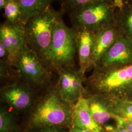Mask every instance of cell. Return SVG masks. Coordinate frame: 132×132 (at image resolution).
Returning a JSON list of instances; mask_svg holds the SVG:
<instances>
[{"label": "cell", "mask_w": 132, "mask_h": 132, "mask_svg": "<svg viewBox=\"0 0 132 132\" xmlns=\"http://www.w3.org/2000/svg\"><path fill=\"white\" fill-rule=\"evenodd\" d=\"M63 15L60 11L51 6L42 13L30 18L24 25L27 46L43 64L51 42L53 27Z\"/></svg>", "instance_id": "obj_4"}, {"label": "cell", "mask_w": 132, "mask_h": 132, "mask_svg": "<svg viewBox=\"0 0 132 132\" xmlns=\"http://www.w3.org/2000/svg\"><path fill=\"white\" fill-rule=\"evenodd\" d=\"M76 40L79 70L85 76L89 71L95 32L84 28H72Z\"/></svg>", "instance_id": "obj_13"}, {"label": "cell", "mask_w": 132, "mask_h": 132, "mask_svg": "<svg viewBox=\"0 0 132 132\" xmlns=\"http://www.w3.org/2000/svg\"><path fill=\"white\" fill-rule=\"evenodd\" d=\"M59 79L57 87L62 98L72 107L83 95L85 76L75 66L62 68L57 71Z\"/></svg>", "instance_id": "obj_8"}, {"label": "cell", "mask_w": 132, "mask_h": 132, "mask_svg": "<svg viewBox=\"0 0 132 132\" xmlns=\"http://www.w3.org/2000/svg\"><path fill=\"white\" fill-rule=\"evenodd\" d=\"M69 132H94L87 129H81L75 126H71L69 128Z\"/></svg>", "instance_id": "obj_24"}, {"label": "cell", "mask_w": 132, "mask_h": 132, "mask_svg": "<svg viewBox=\"0 0 132 132\" xmlns=\"http://www.w3.org/2000/svg\"><path fill=\"white\" fill-rule=\"evenodd\" d=\"M8 0H0V10H4Z\"/></svg>", "instance_id": "obj_26"}, {"label": "cell", "mask_w": 132, "mask_h": 132, "mask_svg": "<svg viewBox=\"0 0 132 132\" xmlns=\"http://www.w3.org/2000/svg\"><path fill=\"white\" fill-rule=\"evenodd\" d=\"M84 90L117 100L132 101V64L127 65L93 69L85 78Z\"/></svg>", "instance_id": "obj_2"}, {"label": "cell", "mask_w": 132, "mask_h": 132, "mask_svg": "<svg viewBox=\"0 0 132 132\" xmlns=\"http://www.w3.org/2000/svg\"><path fill=\"white\" fill-rule=\"evenodd\" d=\"M4 10L5 21L11 24H22V11L18 0H8Z\"/></svg>", "instance_id": "obj_18"}, {"label": "cell", "mask_w": 132, "mask_h": 132, "mask_svg": "<svg viewBox=\"0 0 132 132\" xmlns=\"http://www.w3.org/2000/svg\"><path fill=\"white\" fill-rule=\"evenodd\" d=\"M117 21L123 35L132 41V5L124 4L117 9Z\"/></svg>", "instance_id": "obj_16"}, {"label": "cell", "mask_w": 132, "mask_h": 132, "mask_svg": "<svg viewBox=\"0 0 132 132\" xmlns=\"http://www.w3.org/2000/svg\"><path fill=\"white\" fill-rule=\"evenodd\" d=\"M124 4L127 5H132V0H124Z\"/></svg>", "instance_id": "obj_27"}, {"label": "cell", "mask_w": 132, "mask_h": 132, "mask_svg": "<svg viewBox=\"0 0 132 132\" xmlns=\"http://www.w3.org/2000/svg\"><path fill=\"white\" fill-rule=\"evenodd\" d=\"M123 35L117 24L105 27L95 32L89 71L93 69L105 52L113 43Z\"/></svg>", "instance_id": "obj_11"}, {"label": "cell", "mask_w": 132, "mask_h": 132, "mask_svg": "<svg viewBox=\"0 0 132 132\" xmlns=\"http://www.w3.org/2000/svg\"><path fill=\"white\" fill-rule=\"evenodd\" d=\"M0 132H18L14 114L6 106L0 108Z\"/></svg>", "instance_id": "obj_17"}, {"label": "cell", "mask_w": 132, "mask_h": 132, "mask_svg": "<svg viewBox=\"0 0 132 132\" xmlns=\"http://www.w3.org/2000/svg\"><path fill=\"white\" fill-rule=\"evenodd\" d=\"M113 110L116 116L132 118V101L113 99Z\"/></svg>", "instance_id": "obj_19"}, {"label": "cell", "mask_w": 132, "mask_h": 132, "mask_svg": "<svg viewBox=\"0 0 132 132\" xmlns=\"http://www.w3.org/2000/svg\"><path fill=\"white\" fill-rule=\"evenodd\" d=\"M94 1L98 0H60L61 10L63 14H70L81 6Z\"/></svg>", "instance_id": "obj_20"}, {"label": "cell", "mask_w": 132, "mask_h": 132, "mask_svg": "<svg viewBox=\"0 0 132 132\" xmlns=\"http://www.w3.org/2000/svg\"><path fill=\"white\" fill-rule=\"evenodd\" d=\"M104 130V132H129L127 130L111 125H104L102 126Z\"/></svg>", "instance_id": "obj_23"}, {"label": "cell", "mask_w": 132, "mask_h": 132, "mask_svg": "<svg viewBox=\"0 0 132 132\" xmlns=\"http://www.w3.org/2000/svg\"><path fill=\"white\" fill-rule=\"evenodd\" d=\"M22 11V24L24 25L28 19L39 14L51 6L54 0H18Z\"/></svg>", "instance_id": "obj_15"}, {"label": "cell", "mask_w": 132, "mask_h": 132, "mask_svg": "<svg viewBox=\"0 0 132 132\" xmlns=\"http://www.w3.org/2000/svg\"><path fill=\"white\" fill-rule=\"evenodd\" d=\"M117 8L113 0H98L88 3L69 14L72 28H84L97 31L117 24Z\"/></svg>", "instance_id": "obj_5"}, {"label": "cell", "mask_w": 132, "mask_h": 132, "mask_svg": "<svg viewBox=\"0 0 132 132\" xmlns=\"http://www.w3.org/2000/svg\"><path fill=\"white\" fill-rule=\"evenodd\" d=\"M45 90L28 112L24 122L27 130L48 126L70 128L73 107L62 98L57 85Z\"/></svg>", "instance_id": "obj_1"}, {"label": "cell", "mask_w": 132, "mask_h": 132, "mask_svg": "<svg viewBox=\"0 0 132 132\" xmlns=\"http://www.w3.org/2000/svg\"><path fill=\"white\" fill-rule=\"evenodd\" d=\"M71 126L94 132H104L103 127L96 122L91 115L87 101L83 95L73 107Z\"/></svg>", "instance_id": "obj_14"}, {"label": "cell", "mask_w": 132, "mask_h": 132, "mask_svg": "<svg viewBox=\"0 0 132 132\" xmlns=\"http://www.w3.org/2000/svg\"><path fill=\"white\" fill-rule=\"evenodd\" d=\"M14 67L20 80L34 90H45L51 86V71L27 46L19 53Z\"/></svg>", "instance_id": "obj_6"}, {"label": "cell", "mask_w": 132, "mask_h": 132, "mask_svg": "<svg viewBox=\"0 0 132 132\" xmlns=\"http://www.w3.org/2000/svg\"><path fill=\"white\" fill-rule=\"evenodd\" d=\"M0 96L2 102L17 113L29 111L38 97L36 90L21 80L2 87Z\"/></svg>", "instance_id": "obj_7"}, {"label": "cell", "mask_w": 132, "mask_h": 132, "mask_svg": "<svg viewBox=\"0 0 132 132\" xmlns=\"http://www.w3.org/2000/svg\"><path fill=\"white\" fill-rule=\"evenodd\" d=\"M83 96L87 101L90 113L95 121L101 126L116 116L113 110V99L99 94L83 92Z\"/></svg>", "instance_id": "obj_12"}, {"label": "cell", "mask_w": 132, "mask_h": 132, "mask_svg": "<svg viewBox=\"0 0 132 132\" xmlns=\"http://www.w3.org/2000/svg\"><path fill=\"white\" fill-rule=\"evenodd\" d=\"M114 5L117 9H120L124 5V0H113Z\"/></svg>", "instance_id": "obj_25"}, {"label": "cell", "mask_w": 132, "mask_h": 132, "mask_svg": "<svg viewBox=\"0 0 132 132\" xmlns=\"http://www.w3.org/2000/svg\"><path fill=\"white\" fill-rule=\"evenodd\" d=\"M116 123V126L132 132V118H124L116 116L114 119Z\"/></svg>", "instance_id": "obj_21"}, {"label": "cell", "mask_w": 132, "mask_h": 132, "mask_svg": "<svg viewBox=\"0 0 132 132\" xmlns=\"http://www.w3.org/2000/svg\"><path fill=\"white\" fill-rule=\"evenodd\" d=\"M131 64H132V41L123 35L109 48L94 68L122 66Z\"/></svg>", "instance_id": "obj_9"}, {"label": "cell", "mask_w": 132, "mask_h": 132, "mask_svg": "<svg viewBox=\"0 0 132 132\" xmlns=\"http://www.w3.org/2000/svg\"><path fill=\"white\" fill-rule=\"evenodd\" d=\"M66 128L60 126H48L27 130V131L28 132H69V130H66Z\"/></svg>", "instance_id": "obj_22"}, {"label": "cell", "mask_w": 132, "mask_h": 132, "mask_svg": "<svg viewBox=\"0 0 132 132\" xmlns=\"http://www.w3.org/2000/svg\"><path fill=\"white\" fill-rule=\"evenodd\" d=\"M77 48L73 31L64 23L62 16L53 28L52 38L44 65L50 70L75 66Z\"/></svg>", "instance_id": "obj_3"}, {"label": "cell", "mask_w": 132, "mask_h": 132, "mask_svg": "<svg viewBox=\"0 0 132 132\" xmlns=\"http://www.w3.org/2000/svg\"><path fill=\"white\" fill-rule=\"evenodd\" d=\"M27 132V131H26V132Z\"/></svg>", "instance_id": "obj_28"}, {"label": "cell", "mask_w": 132, "mask_h": 132, "mask_svg": "<svg viewBox=\"0 0 132 132\" xmlns=\"http://www.w3.org/2000/svg\"><path fill=\"white\" fill-rule=\"evenodd\" d=\"M0 42L9 52L10 61L14 67L21 51L27 46L24 25L11 24L5 21L0 25Z\"/></svg>", "instance_id": "obj_10"}]
</instances>
